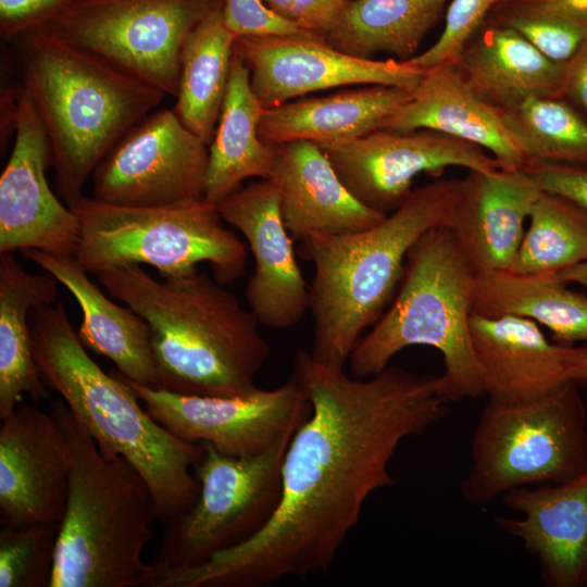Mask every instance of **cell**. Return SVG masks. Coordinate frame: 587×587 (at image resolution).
I'll return each mask as SVG.
<instances>
[{"mask_svg": "<svg viewBox=\"0 0 587 587\" xmlns=\"http://www.w3.org/2000/svg\"><path fill=\"white\" fill-rule=\"evenodd\" d=\"M291 376L311 413L288 444L273 516L201 565L160 571L158 587H264L326 571L366 499L394 484L389 463L401 441L440 421L449 403L442 374L399 366L358 378L299 351Z\"/></svg>", "mask_w": 587, "mask_h": 587, "instance_id": "obj_1", "label": "cell"}, {"mask_svg": "<svg viewBox=\"0 0 587 587\" xmlns=\"http://www.w3.org/2000/svg\"><path fill=\"white\" fill-rule=\"evenodd\" d=\"M95 275L148 323L161 389L211 397L258 389L270 345L254 314L214 277L193 267L158 280L139 264Z\"/></svg>", "mask_w": 587, "mask_h": 587, "instance_id": "obj_2", "label": "cell"}, {"mask_svg": "<svg viewBox=\"0 0 587 587\" xmlns=\"http://www.w3.org/2000/svg\"><path fill=\"white\" fill-rule=\"evenodd\" d=\"M32 350L47 387L57 391L105 453L125 458L152 494L164 525L199 495L195 469L201 442L182 439L157 422L116 370L105 373L87 353L61 301L29 314Z\"/></svg>", "mask_w": 587, "mask_h": 587, "instance_id": "obj_3", "label": "cell"}, {"mask_svg": "<svg viewBox=\"0 0 587 587\" xmlns=\"http://www.w3.org/2000/svg\"><path fill=\"white\" fill-rule=\"evenodd\" d=\"M460 179L437 178L413 189L376 225L348 234L312 233L300 242L311 261V357L345 367L363 332L385 312L400 285L411 248L429 229L447 225Z\"/></svg>", "mask_w": 587, "mask_h": 587, "instance_id": "obj_4", "label": "cell"}, {"mask_svg": "<svg viewBox=\"0 0 587 587\" xmlns=\"http://www.w3.org/2000/svg\"><path fill=\"white\" fill-rule=\"evenodd\" d=\"M11 41L51 145L58 193L72 207L108 152L165 93L40 28Z\"/></svg>", "mask_w": 587, "mask_h": 587, "instance_id": "obj_5", "label": "cell"}, {"mask_svg": "<svg viewBox=\"0 0 587 587\" xmlns=\"http://www.w3.org/2000/svg\"><path fill=\"white\" fill-rule=\"evenodd\" d=\"M51 412L73 463L50 587H150L142 553L157 516L148 484L125 458L101 451L63 400Z\"/></svg>", "mask_w": 587, "mask_h": 587, "instance_id": "obj_6", "label": "cell"}, {"mask_svg": "<svg viewBox=\"0 0 587 587\" xmlns=\"http://www.w3.org/2000/svg\"><path fill=\"white\" fill-rule=\"evenodd\" d=\"M476 277L446 225L426 232L409 251L391 304L351 352V374L374 376L403 349L428 346L444 358L449 402L484 396L470 327Z\"/></svg>", "mask_w": 587, "mask_h": 587, "instance_id": "obj_7", "label": "cell"}, {"mask_svg": "<svg viewBox=\"0 0 587 587\" xmlns=\"http://www.w3.org/2000/svg\"><path fill=\"white\" fill-rule=\"evenodd\" d=\"M70 208L79 223L74 258L88 273L146 264L166 277L207 262L222 285L245 273L246 245L204 198L130 207L82 197Z\"/></svg>", "mask_w": 587, "mask_h": 587, "instance_id": "obj_8", "label": "cell"}, {"mask_svg": "<svg viewBox=\"0 0 587 587\" xmlns=\"http://www.w3.org/2000/svg\"><path fill=\"white\" fill-rule=\"evenodd\" d=\"M462 497L483 504L508 490L587 472V411L579 383L521 403L488 400L475 426Z\"/></svg>", "mask_w": 587, "mask_h": 587, "instance_id": "obj_9", "label": "cell"}, {"mask_svg": "<svg viewBox=\"0 0 587 587\" xmlns=\"http://www.w3.org/2000/svg\"><path fill=\"white\" fill-rule=\"evenodd\" d=\"M291 439V438H290ZM290 439L258 455L233 457L201 442L193 505L165 524L153 570L188 569L245 542L273 516Z\"/></svg>", "mask_w": 587, "mask_h": 587, "instance_id": "obj_10", "label": "cell"}, {"mask_svg": "<svg viewBox=\"0 0 587 587\" xmlns=\"http://www.w3.org/2000/svg\"><path fill=\"white\" fill-rule=\"evenodd\" d=\"M225 0H73L39 28L176 97L184 46Z\"/></svg>", "mask_w": 587, "mask_h": 587, "instance_id": "obj_11", "label": "cell"}, {"mask_svg": "<svg viewBox=\"0 0 587 587\" xmlns=\"http://www.w3.org/2000/svg\"><path fill=\"white\" fill-rule=\"evenodd\" d=\"M125 379L166 429L233 457L258 455L290 439L311 413L307 395L292 376L278 388H258L239 397L182 395Z\"/></svg>", "mask_w": 587, "mask_h": 587, "instance_id": "obj_12", "label": "cell"}, {"mask_svg": "<svg viewBox=\"0 0 587 587\" xmlns=\"http://www.w3.org/2000/svg\"><path fill=\"white\" fill-rule=\"evenodd\" d=\"M208 158L209 146L174 109L152 111L99 163L92 197L130 207L202 199Z\"/></svg>", "mask_w": 587, "mask_h": 587, "instance_id": "obj_13", "label": "cell"}, {"mask_svg": "<svg viewBox=\"0 0 587 587\" xmlns=\"http://www.w3.org/2000/svg\"><path fill=\"white\" fill-rule=\"evenodd\" d=\"M235 54L248 68L251 88L264 109L351 85L413 90L424 72L408 61L350 55L311 33L237 37Z\"/></svg>", "mask_w": 587, "mask_h": 587, "instance_id": "obj_14", "label": "cell"}, {"mask_svg": "<svg viewBox=\"0 0 587 587\" xmlns=\"http://www.w3.org/2000/svg\"><path fill=\"white\" fill-rule=\"evenodd\" d=\"M319 147L357 199L387 214L404 201L422 173L439 177L450 166L483 172L502 168L482 147L430 129H378Z\"/></svg>", "mask_w": 587, "mask_h": 587, "instance_id": "obj_15", "label": "cell"}, {"mask_svg": "<svg viewBox=\"0 0 587 587\" xmlns=\"http://www.w3.org/2000/svg\"><path fill=\"white\" fill-rule=\"evenodd\" d=\"M52 150L42 120L22 87L14 143L0 176V252L38 249L74 257L79 223L50 189Z\"/></svg>", "mask_w": 587, "mask_h": 587, "instance_id": "obj_16", "label": "cell"}, {"mask_svg": "<svg viewBox=\"0 0 587 587\" xmlns=\"http://www.w3.org/2000/svg\"><path fill=\"white\" fill-rule=\"evenodd\" d=\"M72 450L55 415L18 405L0 427V524L60 523Z\"/></svg>", "mask_w": 587, "mask_h": 587, "instance_id": "obj_17", "label": "cell"}, {"mask_svg": "<svg viewBox=\"0 0 587 587\" xmlns=\"http://www.w3.org/2000/svg\"><path fill=\"white\" fill-rule=\"evenodd\" d=\"M224 222L246 238L254 261L245 298L261 325L288 329L309 311V285L296 260L294 239L279 211V197L266 178L252 182L217 205Z\"/></svg>", "mask_w": 587, "mask_h": 587, "instance_id": "obj_18", "label": "cell"}, {"mask_svg": "<svg viewBox=\"0 0 587 587\" xmlns=\"http://www.w3.org/2000/svg\"><path fill=\"white\" fill-rule=\"evenodd\" d=\"M541 190L520 168L469 171L448 224L476 276L509 270Z\"/></svg>", "mask_w": 587, "mask_h": 587, "instance_id": "obj_19", "label": "cell"}, {"mask_svg": "<svg viewBox=\"0 0 587 587\" xmlns=\"http://www.w3.org/2000/svg\"><path fill=\"white\" fill-rule=\"evenodd\" d=\"M503 503L521 517H497L540 564L551 587L587 586V472L560 484L508 490Z\"/></svg>", "mask_w": 587, "mask_h": 587, "instance_id": "obj_20", "label": "cell"}, {"mask_svg": "<svg viewBox=\"0 0 587 587\" xmlns=\"http://www.w3.org/2000/svg\"><path fill=\"white\" fill-rule=\"evenodd\" d=\"M275 147L266 179L278 192L280 216L294 241L312 233L364 230L386 217L351 193L316 143L296 140Z\"/></svg>", "mask_w": 587, "mask_h": 587, "instance_id": "obj_21", "label": "cell"}, {"mask_svg": "<svg viewBox=\"0 0 587 587\" xmlns=\"http://www.w3.org/2000/svg\"><path fill=\"white\" fill-rule=\"evenodd\" d=\"M380 129L436 130L482 147L502 168L522 170L528 162L501 109L482 97L454 62L424 70L411 99L389 115Z\"/></svg>", "mask_w": 587, "mask_h": 587, "instance_id": "obj_22", "label": "cell"}, {"mask_svg": "<svg viewBox=\"0 0 587 587\" xmlns=\"http://www.w3.org/2000/svg\"><path fill=\"white\" fill-rule=\"evenodd\" d=\"M470 327L488 400L526 402L569 382L565 346L551 344L537 323L512 315L473 313Z\"/></svg>", "mask_w": 587, "mask_h": 587, "instance_id": "obj_23", "label": "cell"}, {"mask_svg": "<svg viewBox=\"0 0 587 587\" xmlns=\"http://www.w3.org/2000/svg\"><path fill=\"white\" fill-rule=\"evenodd\" d=\"M21 254L52 274L75 298L83 313L77 335L85 348L110 359L125 378L161 388L150 328L137 312L110 300L74 257L38 249Z\"/></svg>", "mask_w": 587, "mask_h": 587, "instance_id": "obj_24", "label": "cell"}, {"mask_svg": "<svg viewBox=\"0 0 587 587\" xmlns=\"http://www.w3.org/2000/svg\"><path fill=\"white\" fill-rule=\"evenodd\" d=\"M413 90L385 85L342 89L264 109L259 136L267 145L307 140L317 146L345 142L382 128Z\"/></svg>", "mask_w": 587, "mask_h": 587, "instance_id": "obj_25", "label": "cell"}, {"mask_svg": "<svg viewBox=\"0 0 587 587\" xmlns=\"http://www.w3.org/2000/svg\"><path fill=\"white\" fill-rule=\"evenodd\" d=\"M499 109L533 97H562L567 63L552 61L515 30L485 22L453 61Z\"/></svg>", "mask_w": 587, "mask_h": 587, "instance_id": "obj_26", "label": "cell"}, {"mask_svg": "<svg viewBox=\"0 0 587 587\" xmlns=\"http://www.w3.org/2000/svg\"><path fill=\"white\" fill-rule=\"evenodd\" d=\"M58 279L27 272L13 252H0V419L9 416L25 396L47 397V385L32 350L29 314L57 301Z\"/></svg>", "mask_w": 587, "mask_h": 587, "instance_id": "obj_27", "label": "cell"}, {"mask_svg": "<svg viewBox=\"0 0 587 587\" xmlns=\"http://www.w3.org/2000/svg\"><path fill=\"white\" fill-rule=\"evenodd\" d=\"M264 108L254 95L249 72L234 54L229 82L209 145L203 198L215 205L247 178H267L275 146L265 143L258 127Z\"/></svg>", "mask_w": 587, "mask_h": 587, "instance_id": "obj_28", "label": "cell"}, {"mask_svg": "<svg viewBox=\"0 0 587 587\" xmlns=\"http://www.w3.org/2000/svg\"><path fill=\"white\" fill-rule=\"evenodd\" d=\"M473 313L527 319L547 327L559 345L587 344V296L553 275L504 270L477 276Z\"/></svg>", "mask_w": 587, "mask_h": 587, "instance_id": "obj_29", "label": "cell"}, {"mask_svg": "<svg viewBox=\"0 0 587 587\" xmlns=\"http://www.w3.org/2000/svg\"><path fill=\"white\" fill-rule=\"evenodd\" d=\"M450 1L350 0L326 40L357 58L387 53L408 61L445 17Z\"/></svg>", "mask_w": 587, "mask_h": 587, "instance_id": "obj_30", "label": "cell"}, {"mask_svg": "<svg viewBox=\"0 0 587 587\" xmlns=\"http://www.w3.org/2000/svg\"><path fill=\"white\" fill-rule=\"evenodd\" d=\"M236 38L220 9L195 27L184 46L174 110L208 146L225 99Z\"/></svg>", "mask_w": 587, "mask_h": 587, "instance_id": "obj_31", "label": "cell"}, {"mask_svg": "<svg viewBox=\"0 0 587 587\" xmlns=\"http://www.w3.org/2000/svg\"><path fill=\"white\" fill-rule=\"evenodd\" d=\"M587 259V212L573 201L540 192L509 270L555 275Z\"/></svg>", "mask_w": 587, "mask_h": 587, "instance_id": "obj_32", "label": "cell"}, {"mask_svg": "<svg viewBox=\"0 0 587 587\" xmlns=\"http://www.w3.org/2000/svg\"><path fill=\"white\" fill-rule=\"evenodd\" d=\"M501 111L528 161L587 166V121L563 97H533Z\"/></svg>", "mask_w": 587, "mask_h": 587, "instance_id": "obj_33", "label": "cell"}, {"mask_svg": "<svg viewBox=\"0 0 587 587\" xmlns=\"http://www.w3.org/2000/svg\"><path fill=\"white\" fill-rule=\"evenodd\" d=\"M485 22L515 30L559 63L587 42V5L572 0H499Z\"/></svg>", "mask_w": 587, "mask_h": 587, "instance_id": "obj_34", "label": "cell"}, {"mask_svg": "<svg viewBox=\"0 0 587 587\" xmlns=\"http://www.w3.org/2000/svg\"><path fill=\"white\" fill-rule=\"evenodd\" d=\"M60 523L0 530V587H50Z\"/></svg>", "mask_w": 587, "mask_h": 587, "instance_id": "obj_35", "label": "cell"}, {"mask_svg": "<svg viewBox=\"0 0 587 587\" xmlns=\"http://www.w3.org/2000/svg\"><path fill=\"white\" fill-rule=\"evenodd\" d=\"M499 0H451L445 27L434 45L408 60L411 64L427 70L453 62L464 45L485 23L486 17Z\"/></svg>", "mask_w": 587, "mask_h": 587, "instance_id": "obj_36", "label": "cell"}, {"mask_svg": "<svg viewBox=\"0 0 587 587\" xmlns=\"http://www.w3.org/2000/svg\"><path fill=\"white\" fill-rule=\"evenodd\" d=\"M522 170L540 190L562 196L587 212V166L530 160Z\"/></svg>", "mask_w": 587, "mask_h": 587, "instance_id": "obj_37", "label": "cell"}, {"mask_svg": "<svg viewBox=\"0 0 587 587\" xmlns=\"http://www.w3.org/2000/svg\"><path fill=\"white\" fill-rule=\"evenodd\" d=\"M73 0H0V36L3 40L39 28Z\"/></svg>", "mask_w": 587, "mask_h": 587, "instance_id": "obj_38", "label": "cell"}, {"mask_svg": "<svg viewBox=\"0 0 587 587\" xmlns=\"http://www.w3.org/2000/svg\"><path fill=\"white\" fill-rule=\"evenodd\" d=\"M562 97L587 121V42L567 62Z\"/></svg>", "mask_w": 587, "mask_h": 587, "instance_id": "obj_39", "label": "cell"}, {"mask_svg": "<svg viewBox=\"0 0 587 587\" xmlns=\"http://www.w3.org/2000/svg\"><path fill=\"white\" fill-rule=\"evenodd\" d=\"M21 88L5 89L1 93V147L7 145L9 136L15 132ZM2 150V149H1Z\"/></svg>", "mask_w": 587, "mask_h": 587, "instance_id": "obj_40", "label": "cell"}, {"mask_svg": "<svg viewBox=\"0 0 587 587\" xmlns=\"http://www.w3.org/2000/svg\"><path fill=\"white\" fill-rule=\"evenodd\" d=\"M564 363L569 380L577 383L587 380V344L583 346H565Z\"/></svg>", "mask_w": 587, "mask_h": 587, "instance_id": "obj_41", "label": "cell"}, {"mask_svg": "<svg viewBox=\"0 0 587 587\" xmlns=\"http://www.w3.org/2000/svg\"><path fill=\"white\" fill-rule=\"evenodd\" d=\"M553 276L565 284L575 283L587 288V259Z\"/></svg>", "mask_w": 587, "mask_h": 587, "instance_id": "obj_42", "label": "cell"}, {"mask_svg": "<svg viewBox=\"0 0 587 587\" xmlns=\"http://www.w3.org/2000/svg\"><path fill=\"white\" fill-rule=\"evenodd\" d=\"M576 3H579V4H584V5H587V0H572Z\"/></svg>", "mask_w": 587, "mask_h": 587, "instance_id": "obj_43", "label": "cell"}]
</instances>
